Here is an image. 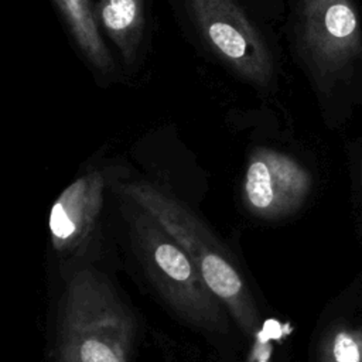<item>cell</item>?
<instances>
[{
    "mask_svg": "<svg viewBox=\"0 0 362 362\" xmlns=\"http://www.w3.org/2000/svg\"><path fill=\"white\" fill-rule=\"evenodd\" d=\"M120 192L157 221L184 249L245 335L259 332V313L235 257L182 202L147 182L120 185Z\"/></svg>",
    "mask_w": 362,
    "mask_h": 362,
    "instance_id": "cell-1",
    "label": "cell"
},
{
    "mask_svg": "<svg viewBox=\"0 0 362 362\" xmlns=\"http://www.w3.org/2000/svg\"><path fill=\"white\" fill-rule=\"evenodd\" d=\"M134 324L110 281L93 267L65 284L58 362H130Z\"/></svg>",
    "mask_w": 362,
    "mask_h": 362,
    "instance_id": "cell-2",
    "label": "cell"
},
{
    "mask_svg": "<svg viewBox=\"0 0 362 362\" xmlns=\"http://www.w3.org/2000/svg\"><path fill=\"white\" fill-rule=\"evenodd\" d=\"M129 223L134 252L161 298L188 324L223 332L226 308L184 249L139 206Z\"/></svg>",
    "mask_w": 362,
    "mask_h": 362,
    "instance_id": "cell-3",
    "label": "cell"
},
{
    "mask_svg": "<svg viewBox=\"0 0 362 362\" xmlns=\"http://www.w3.org/2000/svg\"><path fill=\"white\" fill-rule=\"evenodd\" d=\"M318 362H362V329L337 327L321 339Z\"/></svg>",
    "mask_w": 362,
    "mask_h": 362,
    "instance_id": "cell-10",
    "label": "cell"
},
{
    "mask_svg": "<svg viewBox=\"0 0 362 362\" xmlns=\"http://www.w3.org/2000/svg\"><path fill=\"white\" fill-rule=\"evenodd\" d=\"M310 189L311 175L290 156L270 148L252 154L243 180V198L256 216H287L303 205Z\"/></svg>",
    "mask_w": 362,
    "mask_h": 362,
    "instance_id": "cell-6",
    "label": "cell"
},
{
    "mask_svg": "<svg viewBox=\"0 0 362 362\" xmlns=\"http://www.w3.org/2000/svg\"><path fill=\"white\" fill-rule=\"evenodd\" d=\"M189 16L206 47L243 79L266 86L273 59L252 20L233 0H185Z\"/></svg>",
    "mask_w": 362,
    "mask_h": 362,
    "instance_id": "cell-4",
    "label": "cell"
},
{
    "mask_svg": "<svg viewBox=\"0 0 362 362\" xmlns=\"http://www.w3.org/2000/svg\"><path fill=\"white\" fill-rule=\"evenodd\" d=\"M303 47L322 74L362 57L359 16L352 0H300Z\"/></svg>",
    "mask_w": 362,
    "mask_h": 362,
    "instance_id": "cell-5",
    "label": "cell"
},
{
    "mask_svg": "<svg viewBox=\"0 0 362 362\" xmlns=\"http://www.w3.org/2000/svg\"><path fill=\"white\" fill-rule=\"evenodd\" d=\"M98 16L122 52L130 55L143 27L141 0H100Z\"/></svg>",
    "mask_w": 362,
    "mask_h": 362,
    "instance_id": "cell-9",
    "label": "cell"
},
{
    "mask_svg": "<svg viewBox=\"0 0 362 362\" xmlns=\"http://www.w3.org/2000/svg\"><path fill=\"white\" fill-rule=\"evenodd\" d=\"M103 202V177L92 173L74 181L58 197L49 215L52 247L79 252L90 238Z\"/></svg>",
    "mask_w": 362,
    "mask_h": 362,
    "instance_id": "cell-7",
    "label": "cell"
},
{
    "mask_svg": "<svg viewBox=\"0 0 362 362\" xmlns=\"http://www.w3.org/2000/svg\"><path fill=\"white\" fill-rule=\"evenodd\" d=\"M72 37L86 59L100 71L112 69V57L99 33L89 0H55Z\"/></svg>",
    "mask_w": 362,
    "mask_h": 362,
    "instance_id": "cell-8",
    "label": "cell"
}]
</instances>
